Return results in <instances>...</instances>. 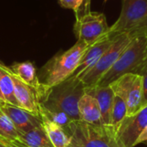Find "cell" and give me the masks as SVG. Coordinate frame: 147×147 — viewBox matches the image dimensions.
Here are the masks:
<instances>
[{"label":"cell","instance_id":"obj_20","mask_svg":"<svg viewBox=\"0 0 147 147\" xmlns=\"http://www.w3.org/2000/svg\"><path fill=\"white\" fill-rule=\"evenodd\" d=\"M127 116V102L124 99L118 96H115L113 108L110 116V126L115 132L118 131L121 122Z\"/></svg>","mask_w":147,"mask_h":147},{"label":"cell","instance_id":"obj_1","mask_svg":"<svg viewBox=\"0 0 147 147\" xmlns=\"http://www.w3.org/2000/svg\"><path fill=\"white\" fill-rule=\"evenodd\" d=\"M147 65V33L136 35L114 65L102 77L97 84L109 86L111 83L127 73L140 75Z\"/></svg>","mask_w":147,"mask_h":147},{"label":"cell","instance_id":"obj_12","mask_svg":"<svg viewBox=\"0 0 147 147\" xmlns=\"http://www.w3.org/2000/svg\"><path fill=\"white\" fill-rule=\"evenodd\" d=\"M84 92L96 99L101 109L102 125L110 126L111 111L115 96L112 88L109 85L105 87L95 85L92 87H84Z\"/></svg>","mask_w":147,"mask_h":147},{"label":"cell","instance_id":"obj_30","mask_svg":"<svg viewBox=\"0 0 147 147\" xmlns=\"http://www.w3.org/2000/svg\"><path fill=\"white\" fill-rule=\"evenodd\" d=\"M0 102H1V101H0Z\"/></svg>","mask_w":147,"mask_h":147},{"label":"cell","instance_id":"obj_15","mask_svg":"<svg viewBox=\"0 0 147 147\" xmlns=\"http://www.w3.org/2000/svg\"><path fill=\"white\" fill-rule=\"evenodd\" d=\"M43 127L54 147H67L70 144V137L63 127L40 114Z\"/></svg>","mask_w":147,"mask_h":147},{"label":"cell","instance_id":"obj_23","mask_svg":"<svg viewBox=\"0 0 147 147\" xmlns=\"http://www.w3.org/2000/svg\"><path fill=\"white\" fill-rule=\"evenodd\" d=\"M140 75L143 77V99L141 103V109L147 106V65L141 71Z\"/></svg>","mask_w":147,"mask_h":147},{"label":"cell","instance_id":"obj_16","mask_svg":"<svg viewBox=\"0 0 147 147\" xmlns=\"http://www.w3.org/2000/svg\"><path fill=\"white\" fill-rule=\"evenodd\" d=\"M143 99V77L138 75L127 96V116H132L141 109Z\"/></svg>","mask_w":147,"mask_h":147},{"label":"cell","instance_id":"obj_6","mask_svg":"<svg viewBox=\"0 0 147 147\" xmlns=\"http://www.w3.org/2000/svg\"><path fill=\"white\" fill-rule=\"evenodd\" d=\"M136 35L138 34L132 33H125L117 35L112 45L102 54L96 65L80 79L84 87L96 85L98 81L114 65Z\"/></svg>","mask_w":147,"mask_h":147},{"label":"cell","instance_id":"obj_7","mask_svg":"<svg viewBox=\"0 0 147 147\" xmlns=\"http://www.w3.org/2000/svg\"><path fill=\"white\" fill-rule=\"evenodd\" d=\"M73 30L78 40L91 46L109 33V26L102 13L90 12L76 18Z\"/></svg>","mask_w":147,"mask_h":147},{"label":"cell","instance_id":"obj_5","mask_svg":"<svg viewBox=\"0 0 147 147\" xmlns=\"http://www.w3.org/2000/svg\"><path fill=\"white\" fill-rule=\"evenodd\" d=\"M109 33L112 36L147 33V0H122L120 16L109 27Z\"/></svg>","mask_w":147,"mask_h":147},{"label":"cell","instance_id":"obj_27","mask_svg":"<svg viewBox=\"0 0 147 147\" xmlns=\"http://www.w3.org/2000/svg\"><path fill=\"white\" fill-rule=\"evenodd\" d=\"M0 147H4V146H3V145H2V144L0 143Z\"/></svg>","mask_w":147,"mask_h":147},{"label":"cell","instance_id":"obj_18","mask_svg":"<svg viewBox=\"0 0 147 147\" xmlns=\"http://www.w3.org/2000/svg\"><path fill=\"white\" fill-rule=\"evenodd\" d=\"M19 140L28 147H54L43 127L20 134Z\"/></svg>","mask_w":147,"mask_h":147},{"label":"cell","instance_id":"obj_2","mask_svg":"<svg viewBox=\"0 0 147 147\" xmlns=\"http://www.w3.org/2000/svg\"><path fill=\"white\" fill-rule=\"evenodd\" d=\"M90 46L78 40L68 50L57 53L42 67L39 79L46 88H52L69 78Z\"/></svg>","mask_w":147,"mask_h":147},{"label":"cell","instance_id":"obj_31","mask_svg":"<svg viewBox=\"0 0 147 147\" xmlns=\"http://www.w3.org/2000/svg\"><path fill=\"white\" fill-rule=\"evenodd\" d=\"M4 147H7V146H4Z\"/></svg>","mask_w":147,"mask_h":147},{"label":"cell","instance_id":"obj_17","mask_svg":"<svg viewBox=\"0 0 147 147\" xmlns=\"http://www.w3.org/2000/svg\"><path fill=\"white\" fill-rule=\"evenodd\" d=\"M0 90L5 102L19 107L15 96V86L12 77L9 71L8 66L4 65L2 62H0Z\"/></svg>","mask_w":147,"mask_h":147},{"label":"cell","instance_id":"obj_3","mask_svg":"<svg viewBox=\"0 0 147 147\" xmlns=\"http://www.w3.org/2000/svg\"><path fill=\"white\" fill-rule=\"evenodd\" d=\"M73 147H126L112 126L94 125L83 121H71L65 130Z\"/></svg>","mask_w":147,"mask_h":147},{"label":"cell","instance_id":"obj_21","mask_svg":"<svg viewBox=\"0 0 147 147\" xmlns=\"http://www.w3.org/2000/svg\"><path fill=\"white\" fill-rule=\"evenodd\" d=\"M0 138L8 140H19V134L9 117L0 108Z\"/></svg>","mask_w":147,"mask_h":147},{"label":"cell","instance_id":"obj_11","mask_svg":"<svg viewBox=\"0 0 147 147\" xmlns=\"http://www.w3.org/2000/svg\"><path fill=\"white\" fill-rule=\"evenodd\" d=\"M8 69H9V66H8ZM9 71L14 82L15 96L18 102V106L21 109H25L34 115L40 116V101L39 92L34 88L21 81L13 73H11L9 69Z\"/></svg>","mask_w":147,"mask_h":147},{"label":"cell","instance_id":"obj_10","mask_svg":"<svg viewBox=\"0 0 147 147\" xmlns=\"http://www.w3.org/2000/svg\"><path fill=\"white\" fill-rule=\"evenodd\" d=\"M0 108L12 121L19 135L43 127L40 116L34 115L20 107L3 102L0 105Z\"/></svg>","mask_w":147,"mask_h":147},{"label":"cell","instance_id":"obj_28","mask_svg":"<svg viewBox=\"0 0 147 147\" xmlns=\"http://www.w3.org/2000/svg\"><path fill=\"white\" fill-rule=\"evenodd\" d=\"M67 147H73V146H71V145L69 144V146H67Z\"/></svg>","mask_w":147,"mask_h":147},{"label":"cell","instance_id":"obj_26","mask_svg":"<svg viewBox=\"0 0 147 147\" xmlns=\"http://www.w3.org/2000/svg\"><path fill=\"white\" fill-rule=\"evenodd\" d=\"M0 101L3 102H5L4 97H3V94H2V92H1V90H0Z\"/></svg>","mask_w":147,"mask_h":147},{"label":"cell","instance_id":"obj_4","mask_svg":"<svg viewBox=\"0 0 147 147\" xmlns=\"http://www.w3.org/2000/svg\"><path fill=\"white\" fill-rule=\"evenodd\" d=\"M84 85L80 80L67 78L64 82L48 88L40 99V103L58 108L73 121H81L78 102L84 95Z\"/></svg>","mask_w":147,"mask_h":147},{"label":"cell","instance_id":"obj_9","mask_svg":"<svg viewBox=\"0 0 147 147\" xmlns=\"http://www.w3.org/2000/svg\"><path fill=\"white\" fill-rule=\"evenodd\" d=\"M115 37L116 36H112L109 33H108L102 38L91 45L83 56L77 69L69 78L80 80L96 65L102 54L109 48Z\"/></svg>","mask_w":147,"mask_h":147},{"label":"cell","instance_id":"obj_19","mask_svg":"<svg viewBox=\"0 0 147 147\" xmlns=\"http://www.w3.org/2000/svg\"><path fill=\"white\" fill-rule=\"evenodd\" d=\"M137 76L138 74L127 73L120 77L118 79H116L113 83H111L109 86L112 88L115 96H118L126 101L128 92L131 90Z\"/></svg>","mask_w":147,"mask_h":147},{"label":"cell","instance_id":"obj_25","mask_svg":"<svg viewBox=\"0 0 147 147\" xmlns=\"http://www.w3.org/2000/svg\"><path fill=\"white\" fill-rule=\"evenodd\" d=\"M140 144H147V127L143 131V133L140 134V136L138 138L137 141L135 142L134 146H136L137 145H140Z\"/></svg>","mask_w":147,"mask_h":147},{"label":"cell","instance_id":"obj_13","mask_svg":"<svg viewBox=\"0 0 147 147\" xmlns=\"http://www.w3.org/2000/svg\"><path fill=\"white\" fill-rule=\"evenodd\" d=\"M9 71L21 81L26 84L34 88L40 94V101L45 95L47 88H46L40 81L36 72V69L33 63L29 61L15 63L9 66Z\"/></svg>","mask_w":147,"mask_h":147},{"label":"cell","instance_id":"obj_22","mask_svg":"<svg viewBox=\"0 0 147 147\" xmlns=\"http://www.w3.org/2000/svg\"><path fill=\"white\" fill-rule=\"evenodd\" d=\"M59 3L61 7L72 9L75 12V15H77L80 9L83 0H59Z\"/></svg>","mask_w":147,"mask_h":147},{"label":"cell","instance_id":"obj_29","mask_svg":"<svg viewBox=\"0 0 147 147\" xmlns=\"http://www.w3.org/2000/svg\"><path fill=\"white\" fill-rule=\"evenodd\" d=\"M104 1H105V2H107V1H108V0H104Z\"/></svg>","mask_w":147,"mask_h":147},{"label":"cell","instance_id":"obj_8","mask_svg":"<svg viewBox=\"0 0 147 147\" xmlns=\"http://www.w3.org/2000/svg\"><path fill=\"white\" fill-rule=\"evenodd\" d=\"M147 127V106L132 116H126L116 136L126 147H135V142Z\"/></svg>","mask_w":147,"mask_h":147},{"label":"cell","instance_id":"obj_14","mask_svg":"<svg viewBox=\"0 0 147 147\" xmlns=\"http://www.w3.org/2000/svg\"><path fill=\"white\" fill-rule=\"evenodd\" d=\"M78 111L81 121L94 125H102L100 106L93 96L84 93L78 102Z\"/></svg>","mask_w":147,"mask_h":147},{"label":"cell","instance_id":"obj_24","mask_svg":"<svg viewBox=\"0 0 147 147\" xmlns=\"http://www.w3.org/2000/svg\"><path fill=\"white\" fill-rule=\"evenodd\" d=\"M90 2H91V0H83L80 9H79L78 13L76 15V18H78L79 16H81L83 15L91 12L90 11Z\"/></svg>","mask_w":147,"mask_h":147}]
</instances>
